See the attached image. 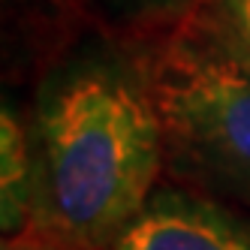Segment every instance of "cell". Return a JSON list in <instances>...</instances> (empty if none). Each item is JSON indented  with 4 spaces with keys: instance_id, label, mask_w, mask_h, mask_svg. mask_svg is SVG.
Returning a JSON list of instances; mask_svg holds the SVG:
<instances>
[{
    "instance_id": "3957f363",
    "label": "cell",
    "mask_w": 250,
    "mask_h": 250,
    "mask_svg": "<svg viewBox=\"0 0 250 250\" xmlns=\"http://www.w3.org/2000/svg\"><path fill=\"white\" fill-rule=\"evenodd\" d=\"M112 250H250V208L181 184L157 187Z\"/></svg>"
},
{
    "instance_id": "277c9868",
    "label": "cell",
    "mask_w": 250,
    "mask_h": 250,
    "mask_svg": "<svg viewBox=\"0 0 250 250\" xmlns=\"http://www.w3.org/2000/svg\"><path fill=\"white\" fill-rule=\"evenodd\" d=\"M40 166L21 118L9 105L0 112V226L15 238L37 220Z\"/></svg>"
},
{
    "instance_id": "7a4b0ae2",
    "label": "cell",
    "mask_w": 250,
    "mask_h": 250,
    "mask_svg": "<svg viewBox=\"0 0 250 250\" xmlns=\"http://www.w3.org/2000/svg\"><path fill=\"white\" fill-rule=\"evenodd\" d=\"M145 76L172 178L250 208V58L199 9L169 30Z\"/></svg>"
},
{
    "instance_id": "52a82bcc",
    "label": "cell",
    "mask_w": 250,
    "mask_h": 250,
    "mask_svg": "<svg viewBox=\"0 0 250 250\" xmlns=\"http://www.w3.org/2000/svg\"><path fill=\"white\" fill-rule=\"evenodd\" d=\"M3 250H79L73 244H66L63 238L58 235H48V232L42 229H27L21 232V235H15V238H6L3 241Z\"/></svg>"
},
{
    "instance_id": "6da1fadb",
    "label": "cell",
    "mask_w": 250,
    "mask_h": 250,
    "mask_svg": "<svg viewBox=\"0 0 250 250\" xmlns=\"http://www.w3.org/2000/svg\"><path fill=\"white\" fill-rule=\"evenodd\" d=\"M37 166L33 226L79 250H112L166 169L145 66L87 51L58 69L40 94Z\"/></svg>"
},
{
    "instance_id": "8992f818",
    "label": "cell",
    "mask_w": 250,
    "mask_h": 250,
    "mask_svg": "<svg viewBox=\"0 0 250 250\" xmlns=\"http://www.w3.org/2000/svg\"><path fill=\"white\" fill-rule=\"evenodd\" d=\"M223 33L250 58V0H208Z\"/></svg>"
},
{
    "instance_id": "5b68a950",
    "label": "cell",
    "mask_w": 250,
    "mask_h": 250,
    "mask_svg": "<svg viewBox=\"0 0 250 250\" xmlns=\"http://www.w3.org/2000/svg\"><path fill=\"white\" fill-rule=\"evenodd\" d=\"M105 12L127 24H142V27H160L172 24L178 27L181 21L193 19L208 0H100Z\"/></svg>"
}]
</instances>
